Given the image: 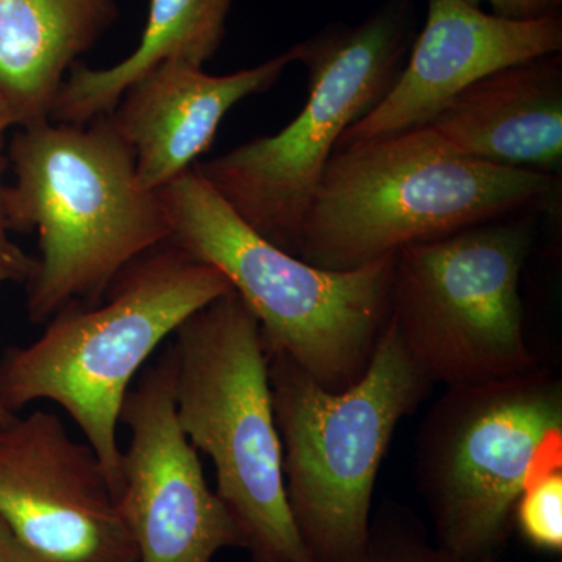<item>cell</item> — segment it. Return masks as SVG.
<instances>
[{
    "label": "cell",
    "mask_w": 562,
    "mask_h": 562,
    "mask_svg": "<svg viewBox=\"0 0 562 562\" xmlns=\"http://www.w3.org/2000/svg\"><path fill=\"white\" fill-rule=\"evenodd\" d=\"M532 244L535 213H525L395 254L391 321L432 384L495 382L538 368L520 297Z\"/></svg>",
    "instance_id": "obj_9"
},
{
    "label": "cell",
    "mask_w": 562,
    "mask_h": 562,
    "mask_svg": "<svg viewBox=\"0 0 562 562\" xmlns=\"http://www.w3.org/2000/svg\"><path fill=\"white\" fill-rule=\"evenodd\" d=\"M236 0H150L138 46L109 68L77 63L63 83L49 121L87 125L106 116L140 76L162 63L184 61L203 68L216 57L227 36Z\"/></svg>",
    "instance_id": "obj_16"
},
{
    "label": "cell",
    "mask_w": 562,
    "mask_h": 562,
    "mask_svg": "<svg viewBox=\"0 0 562 562\" xmlns=\"http://www.w3.org/2000/svg\"><path fill=\"white\" fill-rule=\"evenodd\" d=\"M0 519L43 562H138L98 453L54 413L0 430Z\"/></svg>",
    "instance_id": "obj_11"
},
{
    "label": "cell",
    "mask_w": 562,
    "mask_h": 562,
    "mask_svg": "<svg viewBox=\"0 0 562 562\" xmlns=\"http://www.w3.org/2000/svg\"><path fill=\"white\" fill-rule=\"evenodd\" d=\"M9 216H7L5 184L0 177V286L7 283H27L36 268V258L25 254L11 241Z\"/></svg>",
    "instance_id": "obj_19"
},
{
    "label": "cell",
    "mask_w": 562,
    "mask_h": 562,
    "mask_svg": "<svg viewBox=\"0 0 562 562\" xmlns=\"http://www.w3.org/2000/svg\"><path fill=\"white\" fill-rule=\"evenodd\" d=\"M120 14L117 0H0V102L14 127L49 121L70 69Z\"/></svg>",
    "instance_id": "obj_15"
},
{
    "label": "cell",
    "mask_w": 562,
    "mask_h": 562,
    "mask_svg": "<svg viewBox=\"0 0 562 562\" xmlns=\"http://www.w3.org/2000/svg\"><path fill=\"white\" fill-rule=\"evenodd\" d=\"M558 562H561V561H558Z\"/></svg>",
    "instance_id": "obj_25"
},
{
    "label": "cell",
    "mask_w": 562,
    "mask_h": 562,
    "mask_svg": "<svg viewBox=\"0 0 562 562\" xmlns=\"http://www.w3.org/2000/svg\"><path fill=\"white\" fill-rule=\"evenodd\" d=\"M173 376L169 346L125 397L121 424L131 442L122 450L117 508L138 562H211L224 549H243L241 536L181 430Z\"/></svg>",
    "instance_id": "obj_10"
},
{
    "label": "cell",
    "mask_w": 562,
    "mask_h": 562,
    "mask_svg": "<svg viewBox=\"0 0 562 562\" xmlns=\"http://www.w3.org/2000/svg\"><path fill=\"white\" fill-rule=\"evenodd\" d=\"M2 428H3L2 425H0V430H2Z\"/></svg>",
    "instance_id": "obj_24"
},
{
    "label": "cell",
    "mask_w": 562,
    "mask_h": 562,
    "mask_svg": "<svg viewBox=\"0 0 562 562\" xmlns=\"http://www.w3.org/2000/svg\"><path fill=\"white\" fill-rule=\"evenodd\" d=\"M11 232L38 233L27 316L44 324L70 303L95 305L125 268L171 238L158 191L136 177L135 155L110 114L87 125L21 127L9 147Z\"/></svg>",
    "instance_id": "obj_1"
},
{
    "label": "cell",
    "mask_w": 562,
    "mask_h": 562,
    "mask_svg": "<svg viewBox=\"0 0 562 562\" xmlns=\"http://www.w3.org/2000/svg\"><path fill=\"white\" fill-rule=\"evenodd\" d=\"M427 127L462 157L561 177V52L475 81Z\"/></svg>",
    "instance_id": "obj_14"
},
{
    "label": "cell",
    "mask_w": 562,
    "mask_h": 562,
    "mask_svg": "<svg viewBox=\"0 0 562 562\" xmlns=\"http://www.w3.org/2000/svg\"><path fill=\"white\" fill-rule=\"evenodd\" d=\"M514 527L535 549L562 552V468L527 484L514 508Z\"/></svg>",
    "instance_id": "obj_18"
},
{
    "label": "cell",
    "mask_w": 562,
    "mask_h": 562,
    "mask_svg": "<svg viewBox=\"0 0 562 562\" xmlns=\"http://www.w3.org/2000/svg\"><path fill=\"white\" fill-rule=\"evenodd\" d=\"M158 194L169 241L225 277L257 317L266 350L328 391L364 375L390 324L395 254L351 271L316 268L262 238L194 168Z\"/></svg>",
    "instance_id": "obj_4"
},
{
    "label": "cell",
    "mask_w": 562,
    "mask_h": 562,
    "mask_svg": "<svg viewBox=\"0 0 562 562\" xmlns=\"http://www.w3.org/2000/svg\"><path fill=\"white\" fill-rule=\"evenodd\" d=\"M412 0H386L360 24L333 22L294 44L308 99L283 131L195 171L262 238L297 257L303 217L344 132L390 91L416 35Z\"/></svg>",
    "instance_id": "obj_7"
},
{
    "label": "cell",
    "mask_w": 562,
    "mask_h": 562,
    "mask_svg": "<svg viewBox=\"0 0 562 562\" xmlns=\"http://www.w3.org/2000/svg\"><path fill=\"white\" fill-rule=\"evenodd\" d=\"M10 127H14L13 120H11L9 110L0 102V177L5 171L7 158L3 157V139H5V133Z\"/></svg>",
    "instance_id": "obj_22"
},
{
    "label": "cell",
    "mask_w": 562,
    "mask_h": 562,
    "mask_svg": "<svg viewBox=\"0 0 562 562\" xmlns=\"http://www.w3.org/2000/svg\"><path fill=\"white\" fill-rule=\"evenodd\" d=\"M14 417H16V414H11L9 409L5 408V405H3L2 401H0V425L5 427L11 420H14Z\"/></svg>",
    "instance_id": "obj_23"
},
{
    "label": "cell",
    "mask_w": 562,
    "mask_h": 562,
    "mask_svg": "<svg viewBox=\"0 0 562 562\" xmlns=\"http://www.w3.org/2000/svg\"><path fill=\"white\" fill-rule=\"evenodd\" d=\"M473 5L487 3L498 16L512 20H535L560 13L562 0H469Z\"/></svg>",
    "instance_id": "obj_20"
},
{
    "label": "cell",
    "mask_w": 562,
    "mask_h": 562,
    "mask_svg": "<svg viewBox=\"0 0 562 562\" xmlns=\"http://www.w3.org/2000/svg\"><path fill=\"white\" fill-rule=\"evenodd\" d=\"M171 346L177 419L213 462L217 497L238 528L247 562H313L288 505L257 317L231 290L188 317Z\"/></svg>",
    "instance_id": "obj_6"
},
{
    "label": "cell",
    "mask_w": 562,
    "mask_h": 562,
    "mask_svg": "<svg viewBox=\"0 0 562 562\" xmlns=\"http://www.w3.org/2000/svg\"><path fill=\"white\" fill-rule=\"evenodd\" d=\"M232 290L213 266L169 241L140 255L95 305L70 303L38 339L0 358V401L11 414L57 403L98 453L117 494V428L132 382L181 324Z\"/></svg>",
    "instance_id": "obj_3"
},
{
    "label": "cell",
    "mask_w": 562,
    "mask_h": 562,
    "mask_svg": "<svg viewBox=\"0 0 562 562\" xmlns=\"http://www.w3.org/2000/svg\"><path fill=\"white\" fill-rule=\"evenodd\" d=\"M0 562H43L29 552L0 519Z\"/></svg>",
    "instance_id": "obj_21"
},
{
    "label": "cell",
    "mask_w": 562,
    "mask_h": 562,
    "mask_svg": "<svg viewBox=\"0 0 562 562\" xmlns=\"http://www.w3.org/2000/svg\"><path fill=\"white\" fill-rule=\"evenodd\" d=\"M268 358L295 528L313 562H357L368 547L373 490L392 436L435 384L391 319L368 371L344 391L325 390L286 355L268 351Z\"/></svg>",
    "instance_id": "obj_5"
},
{
    "label": "cell",
    "mask_w": 562,
    "mask_h": 562,
    "mask_svg": "<svg viewBox=\"0 0 562 562\" xmlns=\"http://www.w3.org/2000/svg\"><path fill=\"white\" fill-rule=\"evenodd\" d=\"M561 177L462 157L427 127L336 149L303 217L297 257L351 271L484 222L560 202Z\"/></svg>",
    "instance_id": "obj_2"
},
{
    "label": "cell",
    "mask_w": 562,
    "mask_h": 562,
    "mask_svg": "<svg viewBox=\"0 0 562 562\" xmlns=\"http://www.w3.org/2000/svg\"><path fill=\"white\" fill-rule=\"evenodd\" d=\"M292 63L291 46L227 76L168 61L133 81L110 117L135 155L140 187L160 191L190 172L210 149L225 114L244 99L271 90Z\"/></svg>",
    "instance_id": "obj_13"
},
{
    "label": "cell",
    "mask_w": 562,
    "mask_h": 562,
    "mask_svg": "<svg viewBox=\"0 0 562 562\" xmlns=\"http://www.w3.org/2000/svg\"><path fill=\"white\" fill-rule=\"evenodd\" d=\"M562 468V382L541 366L447 387L417 436L416 472L450 562H503L527 484Z\"/></svg>",
    "instance_id": "obj_8"
},
{
    "label": "cell",
    "mask_w": 562,
    "mask_h": 562,
    "mask_svg": "<svg viewBox=\"0 0 562 562\" xmlns=\"http://www.w3.org/2000/svg\"><path fill=\"white\" fill-rule=\"evenodd\" d=\"M427 20L386 95L351 124L336 149L422 127L495 70L560 54L561 14L512 20L469 0H427Z\"/></svg>",
    "instance_id": "obj_12"
},
{
    "label": "cell",
    "mask_w": 562,
    "mask_h": 562,
    "mask_svg": "<svg viewBox=\"0 0 562 562\" xmlns=\"http://www.w3.org/2000/svg\"><path fill=\"white\" fill-rule=\"evenodd\" d=\"M357 562H450L428 538L419 517L397 503L373 516L369 542Z\"/></svg>",
    "instance_id": "obj_17"
}]
</instances>
